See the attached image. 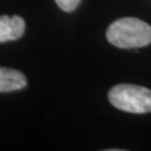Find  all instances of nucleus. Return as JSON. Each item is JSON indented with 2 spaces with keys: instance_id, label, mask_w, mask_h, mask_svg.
<instances>
[{
  "instance_id": "1",
  "label": "nucleus",
  "mask_w": 151,
  "mask_h": 151,
  "mask_svg": "<svg viewBox=\"0 0 151 151\" xmlns=\"http://www.w3.org/2000/svg\"><path fill=\"white\" fill-rule=\"evenodd\" d=\"M106 38L119 48L145 47L151 43V27L137 18H121L110 25Z\"/></svg>"
},
{
  "instance_id": "2",
  "label": "nucleus",
  "mask_w": 151,
  "mask_h": 151,
  "mask_svg": "<svg viewBox=\"0 0 151 151\" xmlns=\"http://www.w3.org/2000/svg\"><path fill=\"white\" fill-rule=\"evenodd\" d=\"M109 101L114 108L129 113L151 112V91L133 84H119L108 94Z\"/></svg>"
},
{
  "instance_id": "3",
  "label": "nucleus",
  "mask_w": 151,
  "mask_h": 151,
  "mask_svg": "<svg viewBox=\"0 0 151 151\" xmlns=\"http://www.w3.org/2000/svg\"><path fill=\"white\" fill-rule=\"evenodd\" d=\"M25 20L20 16H0V43L17 40L25 32Z\"/></svg>"
},
{
  "instance_id": "4",
  "label": "nucleus",
  "mask_w": 151,
  "mask_h": 151,
  "mask_svg": "<svg viewBox=\"0 0 151 151\" xmlns=\"http://www.w3.org/2000/svg\"><path fill=\"white\" fill-rule=\"evenodd\" d=\"M26 85L27 80L24 73L8 67H0V93L18 91Z\"/></svg>"
},
{
  "instance_id": "5",
  "label": "nucleus",
  "mask_w": 151,
  "mask_h": 151,
  "mask_svg": "<svg viewBox=\"0 0 151 151\" xmlns=\"http://www.w3.org/2000/svg\"><path fill=\"white\" fill-rule=\"evenodd\" d=\"M80 1L81 0H55L56 5L58 6L62 10L66 11V12L75 10L80 4Z\"/></svg>"
}]
</instances>
